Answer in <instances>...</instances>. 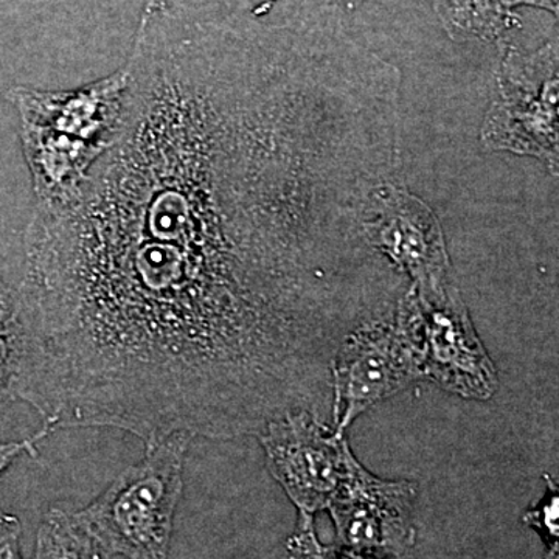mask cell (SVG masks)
I'll return each mask as SVG.
<instances>
[{"label":"cell","mask_w":559,"mask_h":559,"mask_svg":"<svg viewBox=\"0 0 559 559\" xmlns=\"http://www.w3.org/2000/svg\"><path fill=\"white\" fill-rule=\"evenodd\" d=\"M414 481L378 479L360 463L331 500L337 547L352 559L403 557L417 543Z\"/></svg>","instance_id":"obj_7"},{"label":"cell","mask_w":559,"mask_h":559,"mask_svg":"<svg viewBox=\"0 0 559 559\" xmlns=\"http://www.w3.org/2000/svg\"><path fill=\"white\" fill-rule=\"evenodd\" d=\"M547 492L539 500L538 506L525 511L522 521L530 527L535 528L546 544L547 559H558V516H559V495L558 487L550 476H546Z\"/></svg>","instance_id":"obj_14"},{"label":"cell","mask_w":559,"mask_h":559,"mask_svg":"<svg viewBox=\"0 0 559 559\" xmlns=\"http://www.w3.org/2000/svg\"><path fill=\"white\" fill-rule=\"evenodd\" d=\"M267 559H347L337 546H325L316 535L314 516L299 513L296 528Z\"/></svg>","instance_id":"obj_13"},{"label":"cell","mask_w":559,"mask_h":559,"mask_svg":"<svg viewBox=\"0 0 559 559\" xmlns=\"http://www.w3.org/2000/svg\"><path fill=\"white\" fill-rule=\"evenodd\" d=\"M522 5L535 7L558 14V0H521Z\"/></svg>","instance_id":"obj_18"},{"label":"cell","mask_w":559,"mask_h":559,"mask_svg":"<svg viewBox=\"0 0 559 559\" xmlns=\"http://www.w3.org/2000/svg\"><path fill=\"white\" fill-rule=\"evenodd\" d=\"M24 334L20 289L0 278V407L17 400Z\"/></svg>","instance_id":"obj_11"},{"label":"cell","mask_w":559,"mask_h":559,"mask_svg":"<svg viewBox=\"0 0 559 559\" xmlns=\"http://www.w3.org/2000/svg\"><path fill=\"white\" fill-rule=\"evenodd\" d=\"M271 476L301 514L329 509L358 466L344 433L318 421L310 411L286 412L257 433Z\"/></svg>","instance_id":"obj_6"},{"label":"cell","mask_w":559,"mask_h":559,"mask_svg":"<svg viewBox=\"0 0 559 559\" xmlns=\"http://www.w3.org/2000/svg\"><path fill=\"white\" fill-rule=\"evenodd\" d=\"M190 441L175 433L146 448L142 462L73 514L110 558L168 559Z\"/></svg>","instance_id":"obj_3"},{"label":"cell","mask_w":559,"mask_h":559,"mask_svg":"<svg viewBox=\"0 0 559 559\" xmlns=\"http://www.w3.org/2000/svg\"><path fill=\"white\" fill-rule=\"evenodd\" d=\"M0 559H24L21 554V522L16 516H0Z\"/></svg>","instance_id":"obj_15"},{"label":"cell","mask_w":559,"mask_h":559,"mask_svg":"<svg viewBox=\"0 0 559 559\" xmlns=\"http://www.w3.org/2000/svg\"><path fill=\"white\" fill-rule=\"evenodd\" d=\"M415 300L421 322L423 380L462 399H492L499 388L498 371L459 290L452 286L439 299Z\"/></svg>","instance_id":"obj_9"},{"label":"cell","mask_w":559,"mask_h":559,"mask_svg":"<svg viewBox=\"0 0 559 559\" xmlns=\"http://www.w3.org/2000/svg\"><path fill=\"white\" fill-rule=\"evenodd\" d=\"M119 139L24 237V384L61 428L226 439L319 349L275 180L277 124L186 39H134Z\"/></svg>","instance_id":"obj_1"},{"label":"cell","mask_w":559,"mask_h":559,"mask_svg":"<svg viewBox=\"0 0 559 559\" xmlns=\"http://www.w3.org/2000/svg\"><path fill=\"white\" fill-rule=\"evenodd\" d=\"M333 428L345 429L374 404L423 380L421 322L414 293L392 318L349 334L331 359Z\"/></svg>","instance_id":"obj_4"},{"label":"cell","mask_w":559,"mask_h":559,"mask_svg":"<svg viewBox=\"0 0 559 559\" xmlns=\"http://www.w3.org/2000/svg\"><path fill=\"white\" fill-rule=\"evenodd\" d=\"M175 0H143V13L140 20H148V17L157 16L171 9Z\"/></svg>","instance_id":"obj_17"},{"label":"cell","mask_w":559,"mask_h":559,"mask_svg":"<svg viewBox=\"0 0 559 559\" xmlns=\"http://www.w3.org/2000/svg\"><path fill=\"white\" fill-rule=\"evenodd\" d=\"M452 39L502 40L520 27L521 0H432Z\"/></svg>","instance_id":"obj_10"},{"label":"cell","mask_w":559,"mask_h":559,"mask_svg":"<svg viewBox=\"0 0 559 559\" xmlns=\"http://www.w3.org/2000/svg\"><path fill=\"white\" fill-rule=\"evenodd\" d=\"M33 559H112L73 514L50 509L40 522Z\"/></svg>","instance_id":"obj_12"},{"label":"cell","mask_w":559,"mask_h":559,"mask_svg":"<svg viewBox=\"0 0 559 559\" xmlns=\"http://www.w3.org/2000/svg\"><path fill=\"white\" fill-rule=\"evenodd\" d=\"M128 92L130 73L124 64L73 90L11 87L7 98L20 117L22 153L36 205L66 204L86 186L119 139Z\"/></svg>","instance_id":"obj_2"},{"label":"cell","mask_w":559,"mask_h":559,"mask_svg":"<svg viewBox=\"0 0 559 559\" xmlns=\"http://www.w3.org/2000/svg\"><path fill=\"white\" fill-rule=\"evenodd\" d=\"M366 231L374 248L414 280L418 300H433L452 288L450 257L432 210L406 190H378Z\"/></svg>","instance_id":"obj_8"},{"label":"cell","mask_w":559,"mask_h":559,"mask_svg":"<svg viewBox=\"0 0 559 559\" xmlns=\"http://www.w3.org/2000/svg\"><path fill=\"white\" fill-rule=\"evenodd\" d=\"M481 140L489 150L538 157L558 171V44L533 53L509 49Z\"/></svg>","instance_id":"obj_5"},{"label":"cell","mask_w":559,"mask_h":559,"mask_svg":"<svg viewBox=\"0 0 559 559\" xmlns=\"http://www.w3.org/2000/svg\"><path fill=\"white\" fill-rule=\"evenodd\" d=\"M51 432H53V430H51L49 426H44L32 439L21 441V443L0 444V476L10 468L11 463L20 457V455L35 454L38 441L46 439Z\"/></svg>","instance_id":"obj_16"}]
</instances>
